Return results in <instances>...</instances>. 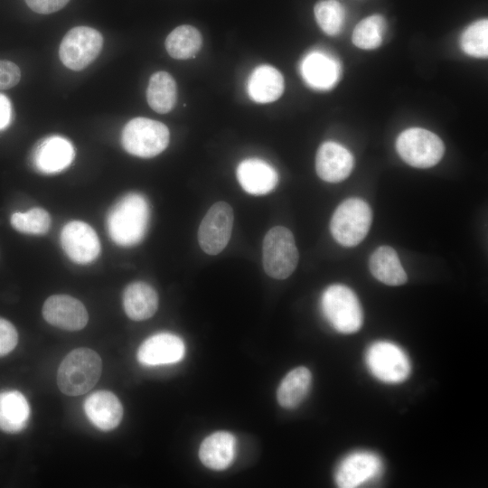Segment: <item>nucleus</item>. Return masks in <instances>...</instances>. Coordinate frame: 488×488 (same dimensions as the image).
<instances>
[{
    "instance_id": "20",
    "label": "nucleus",
    "mask_w": 488,
    "mask_h": 488,
    "mask_svg": "<svg viewBox=\"0 0 488 488\" xmlns=\"http://www.w3.org/2000/svg\"><path fill=\"white\" fill-rule=\"evenodd\" d=\"M235 453L234 436L230 432L218 431L202 441L199 449V457L206 467L220 471L231 465Z\"/></svg>"
},
{
    "instance_id": "31",
    "label": "nucleus",
    "mask_w": 488,
    "mask_h": 488,
    "mask_svg": "<svg viewBox=\"0 0 488 488\" xmlns=\"http://www.w3.org/2000/svg\"><path fill=\"white\" fill-rule=\"evenodd\" d=\"M12 226L26 234H44L51 225L49 213L42 208H33L26 212H14L11 217Z\"/></svg>"
},
{
    "instance_id": "13",
    "label": "nucleus",
    "mask_w": 488,
    "mask_h": 488,
    "mask_svg": "<svg viewBox=\"0 0 488 488\" xmlns=\"http://www.w3.org/2000/svg\"><path fill=\"white\" fill-rule=\"evenodd\" d=\"M42 315L52 325L66 331H79L89 320L88 312L78 299L67 295H54L46 299Z\"/></svg>"
},
{
    "instance_id": "8",
    "label": "nucleus",
    "mask_w": 488,
    "mask_h": 488,
    "mask_svg": "<svg viewBox=\"0 0 488 488\" xmlns=\"http://www.w3.org/2000/svg\"><path fill=\"white\" fill-rule=\"evenodd\" d=\"M103 46L101 33L89 26L70 29L61 40L59 56L64 66L72 70H81L99 54Z\"/></svg>"
},
{
    "instance_id": "17",
    "label": "nucleus",
    "mask_w": 488,
    "mask_h": 488,
    "mask_svg": "<svg viewBox=\"0 0 488 488\" xmlns=\"http://www.w3.org/2000/svg\"><path fill=\"white\" fill-rule=\"evenodd\" d=\"M353 168V157L343 145L325 142L320 145L315 156L318 176L328 183H339L346 179Z\"/></svg>"
},
{
    "instance_id": "22",
    "label": "nucleus",
    "mask_w": 488,
    "mask_h": 488,
    "mask_svg": "<svg viewBox=\"0 0 488 488\" xmlns=\"http://www.w3.org/2000/svg\"><path fill=\"white\" fill-rule=\"evenodd\" d=\"M123 305L130 319L146 320L157 310L158 296L150 285L141 281L133 282L124 291Z\"/></svg>"
},
{
    "instance_id": "4",
    "label": "nucleus",
    "mask_w": 488,
    "mask_h": 488,
    "mask_svg": "<svg viewBox=\"0 0 488 488\" xmlns=\"http://www.w3.org/2000/svg\"><path fill=\"white\" fill-rule=\"evenodd\" d=\"M322 310L330 324L342 333H353L362 325L363 314L355 293L346 286H328L322 296Z\"/></svg>"
},
{
    "instance_id": "26",
    "label": "nucleus",
    "mask_w": 488,
    "mask_h": 488,
    "mask_svg": "<svg viewBox=\"0 0 488 488\" xmlns=\"http://www.w3.org/2000/svg\"><path fill=\"white\" fill-rule=\"evenodd\" d=\"M146 99L150 108L157 113L170 112L177 99V87L174 79L166 71L154 73L148 82Z\"/></svg>"
},
{
    "instance_id": "15",
    "label": "nucleus",
    "mask_w": 488,
    "mask_h": 488,
    "mask_svg": "<svg viewBox=\"0 0 488 488\" xmlns=\"http://www.w3.org/2000/svg\"><path fill=\"white\" fill-rule=\"evenodd\" d=\"M183 340L175 334L160 333L147 338L137 351L138 361L145 366L171 364L184 355Z\"/></svg>"
},
{
    "instance_id": "25",
    "label": "nucleus",
    "mask_w": 488,
    "mask_h": 488,
    "mask_svg": "<svg viewBox=\"0 0 488 488\" xmlns=\"http://www.w3.org/2000/svg\"><path fill=\"white\" fill-rule=\"evenodd\" d=\"M312 382V374L305 367L290 371L281 380L277 391L278 404L288 409L298 407L307 396Z\"/></svg>"
},
{
    "instance_id": "2",
    "label": "nucleus",
    "mask_w": 488,
    "mask_h": 488,
    "mask_svg": "<svg viewBox=\"0 0 488 488\" xmlns=\"http://www.w3.org/2000/svg\"><path fill=\"white\" fill-rule=\"evenodd\" d=\"M102 371L99 355L89 348L71 351L60 364L57 384L68 396H80L90 390Z\"/></svg>"
},
{
    "instance_id": "3",
    "label": "nucleus",
    "mask_w": 488,
    "mask_h": 488,
    "mask_svg": "<svg viewBox=\"0 0 488 488\" xmlns=\"http://www.w3.org/2000/svg\"><path fill=\"white\" fill-rule=\"evenodd\" d=\"M372 212L369 204L360 198L343 201L334 211L330 230L342 246L353 247L361 242L369 232Z\"/></svg>"
},
{
    "instance_id": "33",
    "label": "nucleus",
    "mask_w": 488,
    "mask_h": 488,
    "mask_svg": "<svg viewBox=\"0 0 488 488\" xmlns=\"http://www.w3.org/2000/svg\"><path fill=\"white\" fill-rule=\"evenodd\" d=\"M21 79L19 67L10 61H0V90L14 87Z\"/></svg>"
},
{
    "instance_id": "32",
    "label": "nucleus",
    "mask_w": 488,
    "mask_h": 488,
    "mask_svg": "<svg viewBox=\"0 0 488 488\" xmlns=\"http://www.w3.org/2000/svg\"><path fill=\"white\" fill-rule=\"evenodd\" d=\"M18 343L15 327L7 320L0 318V356L12 352Z\"/></svg>"
},
{
    "instance_id": "10",
    "label": "nucleus",
    "mask_w": 488,
    "mask_h": 488,
    "mask_svg": "<svg viewBox=\"0 0 488 488\" xmlns=\"http://www.w3.org/2000/svg\"><path fill=\"white\" fill-rule=\"evenodd\" d=\"M233 221V210L225 202H217L208 210L198 230V242L206 254L214 256L226 248Z\"/></svg>"
},
{
    "instance_id": "30",
    "label": "nucleus",
    "mask_w": 488,
    "mask_h": 488,
    "mask_svg": "<svg viewBox=\"0 0 488 488\" xmlns=\"http://www.w3.org/2000/svg\"><path fill=\"white\" fill-rule=\"evenodd\" d=\"M462 50L476 58H486L488 54V20L481 19L470 24L460 40Z\"/></svg>"
},
{
    "instance_id": "29",
    "label": "nucleus",
    "mask_w": 488,
    "mask_h": 488,
    "mask_svg": "<svg viewBox=\"0 0 488 488\" xmlns=\"http://www.w3.org/2000/svg\"><path fill=\"white\" fill-rule=\"evenodd\" d=\"M319 27L328 35L338 34L344 23L345 11L338 0H320L314 8Z\"/></svg>"
},
{
    "instance_id": "11",
    "label": "nucleus",
    "mask_w": 488,
    "mask_h": 488,
    "mask_svg": "<svg viewBox=\"0 0 488 488\" xmlns=\"http://www.w3.org/2000/svg\"><path fill=\"white\" fill-rule=\"evenodd\" d=\"M383 470L381 459L368 451L353 452L345 456L335 472L341 488H354L379 478Z\"/></svg>"
},
{
    "instance_id": "23",
    "label": "nucleus",
    "mask_w": 488,
    "mask_h": 488,
    "mask_svg": "<svg viewBox=\"0 0 488 488\" xmlns=\"http://www.w3.org/2000/svg\"><path fill=\"white\" fill-rule=\"evenodd\" d=\"M369 267L372 276L388 286H401L407 282V274L395 249L380 246L371 254Z\"/></svg>"
},
{
    "instance_id": "35",
    "label": "nucleus",
    "mask_w": 488,
    "mask_h": 488,
    "mask_svg": "<svg viewBox=\"0 0 488 488\" xmlns=\"http://www.w3.org/2000/svg\"><path fill=\"white\" fill-rule=\"evenodd\" d=\"M11 117V103L5 95L0 93V130H3L9 126Z\"/></svg>"
},
{
    "instance_id": "16",
    "label": "nucleus",
    "mask_w": 488,
    "mask_h": 488,
    "mask_svg": "<svg viewBox=\"0 0 488 488\" xmlns=\"http://www.w3.org/2000/svg\"><path fill=\"white\" fill-rule=\"evenodd\" d=\"M75 151L71 143L60 136L42 139L33 154L34 167L43 174H56L66 169L73 161Z\"/></svg>"
},
{
    "instance_id": "18",
    "label": "nucleus",
    "mask_w": 488,
    "mask_h": 488,
    "mask_svg": "<svg viewBox=\"0 0 488 488\" xmlns=\"http://www.w3.org/2000/svg\"><path fill=\"white\" fill-rule=\"evenodd\" d=\"M239 183L252 195H264L272 192L278 182L277 171L268 163L258 158L241 161L236 170Z\"/></svg>"
},
{
    "instance_id": "27",
    "label": "nucleus",
    "mask_w": 488,
    "mask_h": 488,
    "mask_svg": "<svg viewBox=\"0 0 488 488\" xmlns=\"http://www.w3.org/2000/svg\"><path fill=\"white\" fill-rule=\"evenodd\" d=\"M168 54L177 60L193 58L201 50L202 38L193 26L183 24L174 29L165 39Z\"/></svg>"
},
{
    "instance_id": "5",
    "label": "nucleus",
    "mask_w": 488,
    "mask_h": 488,
    "mask_svg": "<svg viewBox=\"0 0 488 488\" xmlns=\"http://www.w3.org/2000/svg\"><path fill=\"white\" fill-rule=\"evenodd\" d=\"M299 254L293 233L286 227L270 229L262 245L263 268L275 279L287 278L296 268Z\"/></svg>"
},
{
    "instance_id": "7",
    "label": "nucleus",
    "mask_w": 488,
    "mask_h": 488,
    "mask_svg": "<svg viewBox=\"0 0 488 488\" xmlns=\"http://www.w3.org/2000/svg\"><path fill=\"white\" fill-rule=\"evenodd\" d=\"M396 147L399 156L417 168L436 165L445 153L442 140L431 131L419 127L403 131L398 136Z\"/></svg>"
},
{
    "instance_id": "9",
    "label": "nucleus",
    "mask_w": 488,
    "mask_h": 488,
    "mask_svg": "<svg viewBox=\"0 0 488 488\" xmlns=\"http://www.w3.org/2000/svg\"><path fill=\"white\" fill-rule=\"evenodd\" d=\"M366 363L371 374L385 383H400L408 379L411 365L405 352L389 342H376L366 352Z\"/></svg>"
},
{
    "instance_id": "14",
    "label": "nucleus",
    "mask_w": 488,
    "mask_h": 488,
    "mask_svg": "<svg viewBox=\"0 0 488 488\" xmlns=\"http://www.w3.org/2000/svg\"><path fill=\"white\" fill-rule=\"evenodd\" d=\"M300 72L308 86L314 89L327 90L339 81L341 65L331 54L315 50L303 58Z\"/></svg>"
},
{
    "instance_id": "1",
    "label": "nucleus",
    "mask_w": 488,
    "mask_h": 488,
    "mask_svg": "<svg viewBox=\"0 0 488 488\" xmlns=\"http://www.w3.org/2000/svg\"><path fill=\"white\" fill-rule=\"evenodd\" d=\"M150 210L147 200L132 192L122 197L110 210L107 226L112 240L123 247L138 244L148 228Z\"/></svg>"
},
{
    "instance_id": "6",
    "label": "nucleus",
    "mask_w": 488,
    "mask_h": 488,
    "mask_svg": "<svg viewBox=\"0 0 488 488\" xmlns=\"http://www.w3.org/2000/svg\"><path fill=\"white\" fill-rule=\"evenodd\" d=\"M170 133L162 122L135 117L123 128L121 143L130 155L150 158L162 153L168 145Z\"/></svg>"
},
{
    "instance_id": "21",
    "label": "nucleus",
    "mask_w": 488,
    "mask_h": 488,
    "mask_svg": "<svg viewBox=\"0 0 488 488\" xmlns=\"http://www.w3.org/2000/svg\"><path fill=\"white\" fill-rule=\"evenodd\" d=\"M284 78L273 66L260 65L254 69L248 80V93L258 103H269L280 98Z\"/></svg>"
},
{
    "instance_id": "28",
    "label": "nucleus",
    "mask_w": 488,
    "mask_h": 488,
    "mask_svg": "<svg viewBox=\"0 0 488 488\" xmlns=\"http://www.w3.org/2000/svg\"><path fill=\"white\" fill-rule=\"evenodd\" d=\"M385 28V19L381 15L368 16L355 26L352 42L356 47L364 50L378 48L382 42Z\"/></svg>"
},
{
    "instance_id": "34",
    "label": "nucleus",
    "mask_w": 488,
    "mask_h": 488,
    "mask_svg": "<svg viewBox=\"0 0 488 488\" xmlns=\"http://www.w3.org/2000/svg\"><path fill=\"white\" fill-rule=\"evenodd\" d=\"M35 13L48 14L63 8L70 0H24Z\"/></svg>"
},
{
    "instance_id": "12",
    "label": "nucleus",
    "mask_w": 488,
    "mask_h": 488,
    "mask_svg": "<svg viewBox=\"0 0 488 488\" xmlns=\"http://www.w3.org/2000/svg\"><path fill=\"white\" fill-rule=\"evenodd\" d=\"M61 242L67 256L78 264L92 262L100 251L99 239L95 230L80 221H70L63 227Z\"/></svg>"
},
{
    "instance_id": "24",
    "label": "nucleus",
    "mask_w": 488,
    "mask_h": 488,
    "mask_svg": "<svg viewBox=\"0 0 488 488\" xmlns=\"http://www.w3.org/2000/svg\"><path fill=\"white\" fill-rule=\"evenodd\" d=\"M30 407L24 396L16 390L0 392V429L6 433L23 430L29 419Z\"/></svg>"
},
{
    "instance_id": "19",
    "label": "nucleus",
    "mask_w": 488,
    "mask_h": 488,
    "mask_svg": "<svg viewBox=\"0 0 488 488\" xmlns=\"http://www.w3.org/2000/svg\"><path fill=\"white\" fill-rule=\"evenodd\" d=\"M84 410L89 421L103 431L116 428L123 417L119 399L107 390L96 391L89 396L84 402Z\"/></svg>"
}]
</instances>
